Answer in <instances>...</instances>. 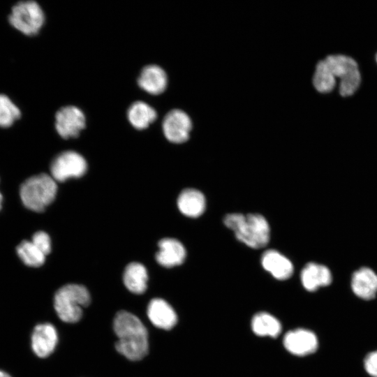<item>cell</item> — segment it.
<instances>
[{"instance_id": "1", "label": "cell", "mask_w": 377, "mask_h": 377, "mask_svg": "<svg viewBox=\"0 0 377 377\" xmlns=\"http://www.w3.org/2000/svg\"><path fill=\"white\" fill-rule=\"evenodd\" d=\"M336 78L340 79L339 92L343 96L352 95L360 84V73L357 62L345 55H330L316 66L313 84L321 93L331 91Z\"/></svg>"}, {"instance_id": "2", "label": "cell", "mask_w": 377, "mask_h": 377, "mask_svg": "<svg viewBox=\"0 0 377 377\" xmlns=\"http://www.w3.org/2000/svg\"><path fill=\"white\" fill-rule=\"evenodd\" d=\"M112 329L117 340V352L129 361L142 360L149 352V333L142 321L134 313L121 310L116 313Z\"/></svg>"}, {"instance_id": "3", "label": "cell", "mask_w": 377, "mask_h": 377, "mask_svg": "<svg viewBox=\"0 0 377 377\" xmlns=\"http://www.w3.org/2000/svg\"><path fill=\"white\" fill-rule=\"evenodd\" d=\"M223 223L234 232L239 241L251 248H263L269 241V223L259 214H228L223 218Z\"/></svg>"}, {"instance_id": "4", "label": "cell", "mask_w": 377, "mask_h": 377, "mask_svg": "<svg viewBox=\"0 0 377 377\" xmlns=\"http://www.w3.org/2000/svg\"><path fill=\"white\" fill-rule=\"evenodd\" d=\"M91 302V295L85 286L68 283L57 290L53 304L56 314L62 322L75 324L81 320L84 309Z\"/></svg>"}, {"instance_id": "5", "label": "cell", "mask_w": 377, "mask_h": 377, "mask_svg": "<svg viewBox=\"0 0 377 377\" xmlns=\"http://www.w3.org/2000/svg\"><path fill=\"white\" fill-rule=\"evenodd\" d=\"M57 191L56 181L45 173L32 176L21 185V200L27 209L41 212L53 202Z\"/></svg>"}, {"instance_id": "6", "label": "cell", "mask_w": 377, "mask_h": 377, "mask_svg": "<svg viewBox=\"0 0 377 377\" xmlns=\"http://www.w3.org/2000/svg\"><path fill=\"white\" fill-rule=\"evenodd\" d=\"M8 21L12 27L24 35L34 36L42 28L45 15L37 2L23 1L13 6Z\"/></svg>"}, {"instance_id": "7", "label": "cell", "mask_w": 377, "mask_h": 377, "mask_svg": "<svg viewBox=\"0 0 377 377\" xmlns=\"http://www.w3.org/2000/svg\"><path fill=\"white\" fill-rule=\"evenodd\" d=\"M86 160L74 151H63L57 155L50 165L51 176L55 181L64 182L71 177H80L87 171Z\"/></svg>"}, {"instance_id": "8", "label": "cell", "mask_w": 377, "mask_h": 377, "mask_svg": "<svg viewBox=\"0 0 377 377\" xmlns=\"http://www.w3.org/2000/svg\"><path fill=\"white\" fill-rule=\"evenodd\" d=\"M85 124L84 113L73 105L62 107L55 114V128L64 139L77 137L85 128Z\"/></svg>"}, {"instance_id": "9", "label": "cell", "mask_w": 377, "mask_h": 377, "mask_svg": "<svg viewBox=\"0 0 377 377\" xmlns=\"http://www.w3.org/2000/svg\"><path fill=\"white\" fill-rule=\"evenodd\" d=\"M162 128L168 140L172 143H183L189 138L192 121L185 112L175 109L165 116Z\"/></svg>"}, {"instance_id": "10", "label": "cell", "mask_w": 377, "mask_h": 377, "mask_svg": "<svg viewBox=\"0 0 377 377\" xmlns=\"http://www.w3.org/2000/svg\"><path fill=\"white\" fill-rule=\"evenodd\" d=\"M58 342V332L52 323H41L34 327L31 337V346L38 357H49L55 350Z\"/></svg>"}, {"instance_id": "11", "label": "cell", "mask_w": 377, "mask_h": 377, "mask_svg": "<svg viewBox=\"0 0 377 377\" xmlns=\"http://www.w3.org/2000/svg\"><path fill=\"white\" fill-rule=\"evenodd\" d=\"M283 346L289 353L295 355L305 356L314 353L318 343L313 332L306 329H296L285 334Z\"/></svg>"}, {"instance_id": "12", "label": "cell", "mask_w": 377, "mask_h": 377, "mask_svg": "<svg viewBox=\"0 0 377 377\" xmlns=\"http://www.w3.org/2000/svg\"><path fill=\"white\" fill-rule=\"evenodd\" d=\"M147 316L154 326L163 330H171L177 323V313L173 307L159 297L149 301L147 307Z\"/></svg>"}, {"instance_id": "13", "label": "cell", "mask_w": 377, "mask_h": 377, "mask_svg": "<svg viewBox=\"0 0 377 377\" xmlns=\"http://www.w3.org/2000/svg\"><path fill=\"white\" fill-rule=\"evenodd\" d=\"M159 250L156 254V260L165 267H172L183 263L186 258V249L176 239L164 238L158 242Z\"/></svg>"}, {"instance_id": "14", "label": "cell", "mask_w": 377, "mask_h": 377, "mask_svg": "<svg viewBox=\"0 0 377 377\" xmlns=\"http://www.w3.org/2000/svg\"><path fill=\"white\" fill-rule=\"evenodd\" d=\"M139 87L152 95L163 93L168 84V77L164 70L157 65H148L142 68L138 78Z\"/></svg>"}, {"instance_id": "15", "label": "cell", "mask_w": 377, "mask_h": 377, "mask_svg": "<svg viewBox=\"0 0 377 377\" xmlns=\"http://www.w3.org/2000/svg\"><path fill=\"white\" fill-rule=\"evenodd\" d=\"M261 264L266 271L279 280L289 279L294 270L291 261L278 251L273 249L267 250L263 253Z\"/></svg>"}, {"instance_id": "16", "label": "cell", "mask_w": 377, "mask_h": 377, "mask_svg": "<svg viewBox=\"0 0 377 377\" xmlns=\"http://www.w3.org/2000/svg\"><path fill=\"white\" fill-rule=\"evenodd\" d=\"M353 293L363 300H371L377 293V274L368 267L355 272L351 279Z\"/></svg>"}, {"instance_id": "17", "label": "cell", "mask_w": 377, "mask_h": 377, "mask_svg": "<svg viewBox=\"0 0 377 377\" xmlns=\"http://www.w3.org/2000/svg\"><path fill=\"white\" fill-rule=\"evenodd\" d=\"M300 279L302 286L308 291H314L319 287L328 286L332 280L330 269L325 265L315 263H309L303 267Z\"/></svg>"}, {"instance_id": "18", "label": "cell", "mask_w": 377, "mask_h": 377, "mask_svg": "<svg viewBox=\"0 0 377 377\" xmlns=\"http://www.w3.org/2000/svg\"><path fill=\"white\" fill-rule=\"evenodd\" d=\"M177 206L186 216L196 218L202 215L206 207L205 195L195 188H186L179 195Z\"/></svg>"}, {"instance_id": "19", "label": "cell", "mask_w": 377, "mask_h": 377, "mask_svg": "<svg viewBox=\"0 0 377 377\" xmlns=\"http://www.w3.org/2000/svg\"><path fill=\"white\" fill-rule=\"evenodd\" d=\"M148 274L145 267L140 263H131L125 268L123 282L131 293L143 294L147 288Z\"/></svg>"}, {"instance_id": "20", "label": "cell", "mask_w": 377, "mask_h": 377, "mask_svg": "<svg viewBox=\"0 0 377 377\" xmlns=\"http://www.w3.org/2000/svg\"><path fill=\"white\" fill-rule=\"evenodd\" d=\"M127 117L136 129L147 128L157 117L156 111L143 101H135L128 108Z\"/></svg>"}, {"instance_id": "21", "label": "cell", "mask_w": 377, "mask_h": 377, "mask_svg": "<svg viewBox=\"0 0 377 377\" xmlns=\"http://www.w3.org/2000/svg\"><path fill=\"white\" fill-rule=\"evenodd\" d=\"M251 329L258 336L276 337L281 333L279 320L267 312L256 313L251 320Z\"/></svg>"}, {"instance_id": "22", "label": "cell", "mask_w": 377, "mask_h": 377, "mask_svg": "<svg viewBox=\"0 0 377 377\" xmlns=\"http://www.w3.org/2000/svg\"><path fill=\"white\" fill-rule=\"evenodd\" d=\"M16 252L20 260L29 267H40L45 260V255L31 241L24 240L20 242Z\"/></svg>"}, {"instance_id": "23", "label": "cell", "mask_w": 377, "mask_h": 377, "mask_svg": "<svg viewBox=\"0 0 377 377\" xmlns=\"http://www.w3.org/2000/svg\"><path fill=\"white\" fill-rule=\"evenodd\" d=\"M21 112L5 94H0V127L8 128L20 119Z\"/></svg>"}, {"instance_id": "24", "label": "cell", "mask_w": 377, "mask_h": 377, "mask_svg": "<svg viewBox=\"0 0 377 377\" xmlns=\"http://www.w3.org/2000/svg\"><path fill=\"white\" fill-rule=\"evenodd\" d=\"M33 244L45 256L51 251V241L49 235L43 232L38 231L32 236Z\"/></svg>"}, {"instance_id": "25", "label": "cell", "mask_w": 377, "mask_h": 377, "mask_svg": "<svg viewBox=\"0 0 377 377\" xmlns=\"http://www.w3.org/2000/svg\"><path fill=\"white\" fill-rule=\"evenodd\" d=\"M364 368L373 377H377V350L370 353L364 360Z\"/></svg>"}, {"instance_id": "26", "label": "cell", "mask_w": 377, "mask_h": 377, "mask_svg": "<svg viewBox=\"0 0 377 377\" xmlns=\"http://www.w3.org/2000/svg\"><path fill=\"white\" fill-rule=\"evenodd\" d=\"M0 377H11V376L6 372L0 370Z\"/></svg>"}, {"instance_id": "27", "label": "cell", "mask_w": 377, "mask_h": 377, "mask_svg": "<svg viewBox=\"0 0 377 377\" xmlns=\"http://www.w3.org/2000/svg\"><path fill=\"white\" fill-rule=\"evenodd\" d=\"M2 202H3V196L0 192V210L1 209V207H2Z\"/></svg>"}, {"instance_id": "28", "label": "cell", "mask_w": 377, "mask_h": 377, "mask_svg": "<svg viewBox=\"0 0 377 377\" xmlns=\"http://www.w3.org/2000/svg\"><path fill=\"white\" fill-rule=\"evenodd\" d=\"M376 59H377V57H376Z\"/></svg>"}]
</instances>
